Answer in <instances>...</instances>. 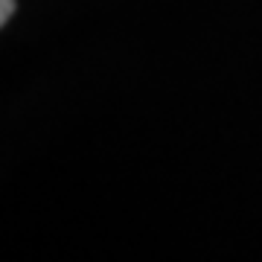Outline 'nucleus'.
<instances>
[{"label": "nucleus", "instance_id": "1", "mask_svg": "<svg viewBox=\"0 0 262 262\" xmlns=\"http://www.w3.org/2000/svg\"><path fill=\"white\" fill-rule=\"evenodd\" d=\"M12 12H15V0H0V27L12 18Z\"/></svg>", "mask_w": 262, "mask_h": 262}]
</instances>
